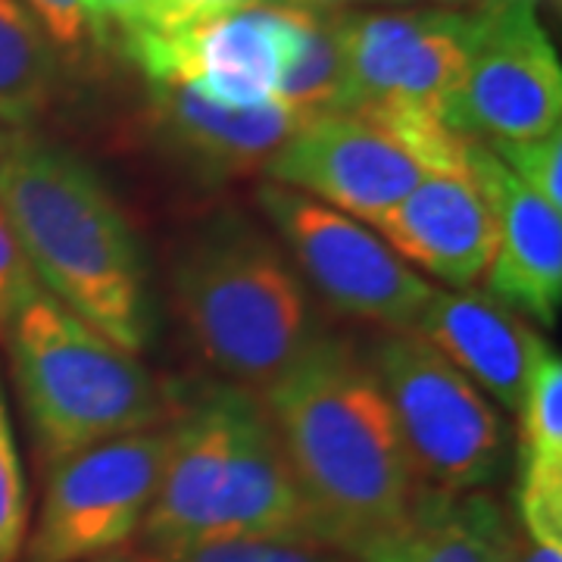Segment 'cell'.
Wrapping results in <instances>:
<instances>
[{
  "mask_svg": "<svg viewBox=\"0 0 562 562\" xmlns=\"http://www.w3.org/2000/svg\"><path fill=\"white\" fill-rule=\"evenodd\" d=\"M260 401L279 431L316 541L353 550L401 522L419 491L372 362L322 331Z\"/></svg>",
  "mask_w": 562,
  "mask_h": 562,
  "instance_id": "obj_1",
  "label": "cell"
},
{
  "mask_svg": "<svg viewBox=\"0 0 562 562\" xmlns=\"http://www.w3.org/2000/svg\"><path fill=\"white\" fill-rule=\"evenodd\" d=\"M166 453L140 553L216 541H316L260 394L222 379L166 384Z\"/></svg>",
  "mask_w": 562,
  "mask_h": 562,
  "instance_id": "obj_2",
  "label": "cell"
},
{
  "mask_svg": "<svg viewBox=\"0 0 562 562\" xmlns=\"http://www.w3.org/2000/svg\"><path fill=\"white\" fill-rule=\"evenodd\" d=\"M0 210L50 297L128 353L147 347L144 250L91 162L38 128H13L0 157Z\"/></svg>",
  "mask_w": 562,
  "mask_h": 562,
  "instance_id": "obj_3",
  "label": "cell"
},
{
  "mask_svg": "<svg viewBox=\"0 0 562 562\" xmlns=\"http://www.w3.org/2000/svg\"><path fill=\"white\" fill-rule=\"evenodd\" d=\"M172 306L216 379L260 394L301 360L322 328L284 247L241 210H216L176 247Z\"/></svg>",
  "mask_w": 562,
  "mask_h": 562,
  "instance_id": "obj_4",
  "label": "cell"
},
{
  "mask_svg": "<svg viewBox=\"0 0 562 562\" xmlns=\"http://www.w3.org/2000/svg\"><path fill=\"white\" fill-rule=\"evenodd\" d=\"M3 338L44 465L169 419V387L138 353L110 341L44 288Z\"/></svg>",
  "mask_w": 562,
  "mask_h": 562,
  "instance_id": "obj_5",
  "label": "cell"
},
{
  "mask_svg": "<svg viewBox=\"0 0 562 562\" xmlns=\"http://www.w3.org/2000/svg\"><path fill=\"white\" fill-rule=\"evenodd\" d=\"M401 428L413 472L425 487L475 494L497 482L509 425L497 403L413 328L384 331L366 350Z\"/></svg>",
  "mask_w": 562,
  "mask_h": 562,
  "instance_id": "obj_6",
  "label": "cell"
},
{
  "mask_svg": "<svg viewBox=\"0 0 562 562\" xmlns=\"http://www.w3.org/2000/svg\"><path fill=\"white\" fill-rule=\"evenodd\" d=\"M257 203L306 288L341 316L401 331L413 328L431 301L435 284L422 279L372 225L276 181L257 188Z\"/></svg>",
  "mask_w": 562,
  "mask_h": 562,
  "instance_id": "obj_7",
  "label": "cell"
},
{
  "mask_svg": "<svg viewBox=\"0 0 562 562\" xmlns=\"http://www.w3.org/2000/svg\"><path fill=\"white\" fill-rule=\"evenodd\" d=\"M469 13L457 10H369L338 13L341 106L382 120H435L453 128Z\"/></svg>",
  "mask_w": 562,
  "mask_h": 562,
  "instance_id": "obj_8",
  "label": "cell"
},
{
  "mask_svg": "<svg viewBox=\"0 0 562 562\" xmlns=\"http://www.w3.org/2000/svg\"><path fill=\"white\" fill-rule=\"evenodd\" d=\"M166 428L94 443L47 465L25 562H91L138 535L162 472Z\"/></svg>",
  "mask_w": 562,
  "mask_h": 562,
  "instance_id": "obj_9",
  "label": "cell"
},
{
  "mask_svg": "<svg viewBox=\"0 0 562 562\" xmlns=\"http://www.w3.org/2000/svg\"><path fill=\"white\" fill-rule=\"evenodd\" d=\"M453 103V128L479 140L541 138L562 128V66L538 0L482 3Z\"/></svg>",
  "mask_w": 562,
  "mask_h": 562,
  "instance_id": "obj_10",
  "label": "cell"
},
{
  "mask_svg": "<svg viewBox=\"0 0 562 562\" xmlns=\"http://www.w3.org/2000/svg\"><path fill=\"white\" fill-rule=\"evenodd\" d=\"M122 50L147 85L184 88L203 101L244 110L276 101L294 38V3L241 7L172 29H125Z\"/></svg>",
  "mask_w": 562,
  "mask_h": 562,
  "instance_id": "obj_11",
  "label": "cell"
},
{
  "mask_svg": "<svg viewBox=\"0 0 562 562\" xmlns=\"http://www.w3.org/2000/svg\"><path fill=\"white\" fill-rule=\"evenodd\" d=\"M269 181L375 225L425 179L416 140L394 122L366 113L306 120L262 169Z\"/></svg>",
  "mask_w": 562,
  "mask_h": 562,
  "instance_id": "obj_12",
  "label": "cell"
},
{
  "mask_svg": "<svg viewBox=\"0 0 562 562\" xmlns=\"http://www.w3.org/2000/svg\"><path fill=\"white\" fill-rule=\"evenodd\" d=\"M465 166L494 216L484 294L522 319L553 328L562 306V210L528 191L484 140L469 138Z\"/></svg>",
  "mask_w": 562,
  "mask_h": 562,
  "instance_id": "obj_13",
  "label": "cell"
},
{
  "mask_svg": "<svg viewBox=\"0 0 562 562\" xmlns=\"http://www.w3.org/2000/svg\"><path fill=\"white\" fill-rule=\"evenodd\" d=\"M413 331L450 360L491 403L519 413L535 369L550 350L541 335L484 291L435 288Z\"/></svg>",
  "mask_w": 562,
  "mask_h": 562,
  "instance_id": "obj_14",
  "label": "cell"
},
{
  "mask_svg": "<svg viewBox=\"0 0 562 562\" xmlns=\"http://www.w3.org/2000/svg\"><path fill=\"white\" fill-rule=\"evenodd\" d=\"M372 228L413 269L457 291L482 281L494 254V216L469 166L425 172Z\"/></svg>",
  "mask_w": 562,
  "mask_h": 562,
  "instance_id": "obj_15",
  "label": "cell"
},
{
  "mask_svg": "<svg viewBox=\"0 0 562 562\" xmlns=\"http://www.w3.org/2000/svg\"><path fill=\"white\" fill-rule=\"evenodd\" d=\"M147 122L157 144L201 181H228L266 169L303 125L281 101L232 110L169 85H147Z\"/></svg>",
  "mask_w": 562,
  "mask_h": 562,
  "instance_id": "obj_16",
  "label": "cell"
},
{
  "mask_svg": "<svg viewBox=\"0 0 562 562\" xmlns=\"http://www.w3.org/2000/svg\"><path fill=\"white\" fill-rule=\"evenodd\" d=\"M513 522L484 491L447 494L419 484L406 516L353 550L357 562H506Z\"/></svg>",
  "mask_w": 562,
  "mask_h": 562,
  "instance_id": "obj_17",
  "label": "cell"
},
{
  "mask_svg": "<svg viewBox=\"0 0 562 562\" xmlns=\"http://www.w3.org/2000/svg\"><path fill=\"white\" fill-rule=\"evenodd\" d=\"M516 525L541 547L562 550V362L547 350L519 409Z\"/></svg>",
  "mask_w": 562,
  "mask_h": 562,
  "instance_id": "obj_18",
  "label": "cell"
},
{
  "mask_svg": "<svg viewBox=\"0 0 562 562\" xmlns=\"http://www.w3.org/2000/svg\"><path fill=\"white\" fill-rule=\"evenodd\" d=\"M66 60L22 0H0V125L35 128L60 98Z\"/></svg>",
  "mask_w": 562,
  "mask_h": 562,
  "instance_id": "obj_19",
  "label": "cell"
},
{
  "mask_svg": "<svg viewBox=\"0 0 562 562\" xmlns=\"http://www.w3.org/2000/svg\"><path fill=\"white\" fill-rule=\"evenodd\" d=\"M341 81L338 13L294 3V38L276 101L284 103L303 122L316 120L325 113H338Z\"/></svg>",
  "mask_w": 562,
  "mask_h": 562,
  "instance_id": "obj_20",
  "label": "cell"
},
{
  "mask_svg": "<svg viewBox=\"0 0 562 562\" xmlns=\"http://www.w3.org/2000/svg\"><path fill=\"white\" fill-rule=\"evenodd\" d=\"M138 562H357L350 553L319 541H216L135 553Z\"/></svg>",
  "mask_w": 562,
  "mask_h": 562,
  "instance_id": "obj_21",
  "label": "cell"
},
{
  "mask_svg": "<svg viewBox=\"0 0 562 562\" xmlns=\"http://www.w3.org/2000/svg\"><path fill=\"white\" fill-rule=\"evenodd\" d=\"M484 144L528 191H535L541 201L562 210V128H553L541 138L484 140Z\"/></svg>",
  "mask_w": 562,
  "mask_h": 562,
  "instance_id": "obj_22",
  "label": "cell"
},
{
  "mask_svg": "<svg viewBox=\"0 0 562 562\" xmlns=\"http://www.w3.org/2000/svg\"><path fill=\"white\" fill-rule=\"evenodd\" d=\"M25 519H29V501H25V479H22V460L10 406L0 387V562H16L25 543Z\"/></svg>",
  "mask_w": 562,
  "mask_h": 562,
  "instance_id": "obj_23",
  "label": "cell"
},
{
  "mask_svg": "<svg viewBox=\"0 0 562 562\" xmlns=\"http://www.w3.org/2000/svg\"><path fill=\"white\" fill-rule=\"evenodd\" d=\"M22 3L38 16L47 38L54 41V47L66 63L79 60L91 47L106 41L94 16L88 13L85 0H22Z\"/></svg>",
  "mask_w": 562,
  "mask_h": 562,
  "instance_id": "obj_24",
  "label": "cell"
},
{
  "mask_svg": "<svg viewBox=\"0 0 562 562\" xmlns=\"http://www.w3.org/2000/svg\"><path fill=\"white\" fill-rule=\"evenodd\" d=\"M41 291V281L35 279L32 266L22 254L20 241L10 228V222L0 210V338L22 313V306Z\"/></svg>",
  "mask_w": 562,
  "mask_h": 562,
  "instance_id": "obj_25",
  "label": "cell"
},
{
  "mask_svg": "<svg viewBox=\"0 0 562 562\" xmlns=\"http://www.w3.org/2000/svg\"><path fill=\"white\" fill-rule=\"evenodd\" d=\"M266 0H144L135 22L128 29H150V32H172L194 22L222 16L241 7H254ZM125 32V29H122Z\"/></svg>",
  "mask_w": 562,
  "mask_h": 562,
  "instance_id": "obj_26",
  "label": "cell"
},
{
  "mask_svg": "<svg viewBox=\"0 0 562 562\" xmlns=\"http://www.w3.org/2000/svg\"><path fill=\"white\" fill-rule=\"evenodd\" d=\"M140 3L144 0H85V7H88V13L94 16L98 22V29H101L103 35L110 32V29H128L135 16H138Z\"/></svg>",
  "mask_w": 562,
  "mask_h": 562,
  "instance_id": "obj_27",
  "label": "cell"
},
{
  "mask_svg": "<svg viewBox=\"0 0 562 562\" xmlns=\"http://www.w3.org/2000/svg\"><path fill=\"white\" fill-rule=\"evenodd\" d=\"M506 562H562V550L560 547H541V543H535L519 525L513 522Z\"/></svg>",
  "mask_w": 562,
  "mask_h": 562,
  "instance_id": "obj_28",
  "label": "cell"
},
{
  "mask_svg": "<svg viewBox=\"0 0 562 562\" xmlns=\"http://www.w3.org/2000/svg\"><path fill=\"white\" fill-rule=\"evenodd\" d=\"M91 562H138V557H135V553H122V550H116V553H106V557H101V560H91Z\"/></svg>",
  "mask_w": 562,
  "mask_h": 562,
  "instance_id": "obj_29",
  "label": "cell"
},
{
  "mask_svg": "<svg viewBox=\"0 0 562 562\" xmlns=\"http://www.w3.org/2000/svg\"><path fill=\"white\" fill-rule=\"evenodd\" d=\"M288 3H301V7H331V3H344V0H288Z\"/></svg>",
  "mask_w": 562,
  "mask_h": 562,
  "instance_id": "obj_30",
  "label": "cell"
},
{
  "mask_svg": "<svg viewBox=\"0 0 562 562\" xmlns=\"http://www.w3.org/2000/svg\"><path fill=\"white\" fill-rule=\"evenodd\" d=\"M10 132H13V128H3V125H0V157H3V150H7V140H10Z\"/></svg>",
  "mask_w": 562,
  "mask_h": 562,
  "instance_id": "obj_31",
  "label": "cell"
},
{
  "mask_svg": "<svg viewBox=\"0 0 562 562\" xmlns=\"http://www.w3.org/2000/svg\"><path fill=\"white\" fill-rule=\"evenodd\" d=\"M479 3H497V0H479Z\"/></svg>",
  "mask_w": 562,
  "mask_h": 562,
  "instance_id": "obj_32",
  "label": "cell"
}]
</instances>
